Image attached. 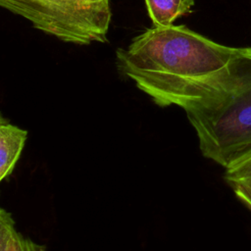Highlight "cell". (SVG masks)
Returning a JSON list of instances; mask_svg holds the SVG:
<instances>
[{"label": "cell", "instance_id": "obj_4", "mask_svg": "<svg viewBox=\"0 0 251 251\" xmlns=\"http://www.w3.org/2000/svg\"><path fill=\"white\" fill-rule=\"evenodd\" d=\"M27 138V130L0 119V179L7 178L15 169Z\"/></svg>", "mask_w": 251, "mask_h": 251}, {"label": "cell", "instance_id": "obj_8", "mask_svg": "<svg viewBox=\"0 0 251 251\" xmlns=\"http://www.w3.org/2000/svg\"><path fill=\"white\" fill-rule=\"evenodd\" d=\"M249 153H250V152H249Z\"/></svg>", "mask_w": 251, "mask_h": 251}, {"label": "cell", "instance_id": "obj_6", "mask_svg": "<svg viewBox=\"0 0 251 251\" xmlns=\"http://www.w3.org/2000/svg\"><path fill=\"white\" fill-rule=\"evenodd\" d=\"M0 251H47V249L44 245L35 243L18 231L11 213L1 208Z\"/></svg>", "mask_w": 251, "mask_h": 251}, {"label": "cell", "instance_id": "obj_2", "mask_svg": "<svg viewBox=\"0 0 251 251\" xmlns=\"http://www.w3.org/2000/svg\"><path fill=\"white\" fill-rule=\"evenodd\" d=\"M182 109L204 157L226 169L251 152V47H239Z\"/></svg>", "mask_w": 251, "mask_h": 251}, {"label": "cell", "instance_id": "obj_5", "mask_svg": "<svg viewBox=\"0 0 251 251\" xmlns=\"http://www.w3.org/2000/svg\"><path fill=\"white\" fill-rule=\"evenodd\" d=\"M147 13L154 26H169L191 13L194 0H144Z\"/></svg>", "mask_w": 251, "mask_h": 251}, {"label": "cell", "instance_id": "obj_1", "mask_svg": "<svg viewBox=\"0 0 251 251\" xmlns=\"http://www.w3.org/2000/svg\"><path fill=\"white\" fill-rule=\"evenodd\" d=\"M237 51L185 25L153 26L117 50V67L157 105L183 108Z\"/></svg>", "mask_w": 251, "mask_h": 251}, {"label": "cell", "instance_id": "obj_3", "mask_svg": "<svg viewBox=\"0 0 251 251\" xmlns=\"http://www.w3.org/2000/svg\"><path fill=\"white\" fill-rule=\"evenodd\" d=\"M0 6L64 42L88 45L108 40L111 0H0Z\"/></svg>", "mask_w": 251, "mask_h": 251}, {"label": "cell", "instance_id": "obj_7", "mask_svg": "<svg viewBox=\"0 0 251 251\" xmlns=\"http://www.w3.org/2000/svg\"><path fill=\"white\" fill-rule=\"evenodd\" d=\"M225 179L236 197L251 211V152L226 169Z\"/></svg>", "mask_w": 251, "mask_h": 251}]
</instances>
